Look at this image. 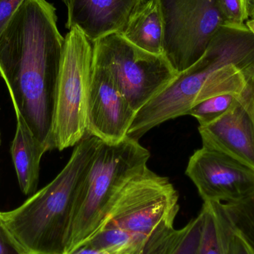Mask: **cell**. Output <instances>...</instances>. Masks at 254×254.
<instances>
[{"label":"cell","mask_w":254,"mask_h":254,"mask_svg":"<svg viewBox=\"0 0 254 254\" xmlns=\"http://www.w3.org/2000/svg\"><path fill=\"white\" fill-rule=\"evenodd\" d=\"M241 93L222 94L207 98L191 107L186 116L196 119L199 126L209 125L224 116Z\"/></svg>","instance_id":"obj_17"},{"label":"cell","mask_w":254,"mask_h":254,"mask_svg":"<svg viewBox=\"0 0 254 254\" xmlns=\"http://www.w3.org/2000/svg\"><path fill=\"white\" fill-rule=\"evenodd\" d=\"M0 254H27L7 228L0 212Z\"/></svg>","instance_id":"obj_20"},{"label":"cell","mask_w":254,"mask_h":254,"mask_svg":"<svg viewBox=\"0 0 254 254\" xmlns=\"http://www.w3.org/2000/svg\"><path fill=\"white\" fill-rule=\"evenodd\" d=\"M163 55L177 74L195 64L223 25L217 0H158Z\"/></svg>","instance_id":"obj_7"},{"label":"cell","mask_w":254,"mask_h":254,"mask_svg":"<svg viewBox=\"0 0 254 254\" xmlns=\"http://www.w3.org/2000/svg\"><path fill=\"white\" fill-rule=\"evenodd\" d=\"M251 77H252V83H253L254 89V71L252 72V75H251Z\"/></svg>","instance_id":"obj_26"},{"label":"cell","mask_w":254,"mask_h":254,"mask_svg":"<svg viewBox=\"0 0 254 254\" xmlns=\"http://www.w3.org/2000/svg\"><path fill=\"white\" fill-rule=\"evenodd\" d=\"M93 63L110 73L136 113L178 74L164 55L141 50L119 33L93 43Z\"/></svg>","instance_id":"obj_5"},{"label":"cell","mask_w":254,"mask_h":254,"mask_svg":"<svg viewBox=\"0 0 254 254\" xmlns=\"http://www.w3.org/2000/svg\"><path fill=\"white\" fill-rule=\"evenodd\" d=\"M223 25L243 26L249 19L245 0H217Z\"/></svg>","instance_id":"obj_18"},{"label":"cell","mask_w":254,"mask_h":254,"mask_svg":"<svg viewBox=\"0 0 254 254\" xmlns=\"http://www.w3.org/2000/svg\"><path fill=\"white\" fill-rule=\"evenodd\" d=\"M252 74L244 90L230 110L215 122L199 126L198 131L203 147L226 154L254 170V89Z\"/></svg>","instance_id":"obj_10"},{"label":"cell","mask_w":254,"mask_h":254,"mask_svg":"<svg viewBox=\"0 0 254 254\" xmlns=\"http://www.w3.org/2000/svg\"><path fill=\"white\" fill-rule=\"evenodd\" d=\"M219 204L233 229L254 249V196L242 202Z\"/></svg>","instance_id":"obj_16"},{"label":"cell","mask_w":254,"mask_h":254,"mask_svg":"<svg viewBox=\"0 0 254 254\" xmlns=\"http://www.w3.org/2000/svg\"><path fill=\"white\" fill-rule=\"evenodd\" d=\"M67 254H109L102 249H98L91 245L90 243L85 242L78 247L74 249Z\"/></svg>","instance_id":"obj_23"},{"label":"cell","mask_w":254,"mask_h":254,"mask_svg":"<svg viewBox=\"0 0 254 254\" xmlns=\"http://www.w3.org/2000/svg\"><path fill=\"white\" fill-rule=\"evenodd\" d=\"M63 1H64V2L65 3V4H66L68 2V1H69V0H63Z\"/></svg>","instance_id":"obj_27"},{"label":"cell","mask_w":254,"mask_h":254,"mask_svg":"<svg viewBox=\"0 0 254 254\" xmlns=\"http://www.w3.org/2000/svg\"><path fill=\"white\" fill-rule=\"evenodd\" d=\"M149 158L148 149L128 136L116 143L101 141L77 192L68 253L98 231L118 194L147 167Z\"/></svg>","instance_id":"obj_3"},{"label":"cell","mask_w":254,"mask_h":254,"mask_svg":"<svg viewBox=\"0 0 254 254\" xmlns=\"http://www.w3.org/2000/svg\"><path fill=\"white\" fill-rule=\"evenodd\" d=\"M203 215L200 211L196 217L186 225V232L174 254H198L202 228Z\"/></svg>","instance_id":"obj_19"},{"label":"cell","mask_w":254,"mask_h":254,"mask_svg":"<svg viewBox=\"0 0 254 254\" xmlns=\"http://www.w3.org/2000/svg\"><path fill=\"white\" fill-rule=\"evenodd\" d=\"M246 25L254 35V19H248L246 22Z\"/></svg>","instance_id":"obj_25"},{"label":"cell","mask_w":254,"mask_h":254,"mask_svg":"<svg viewBox=\"0 0 254 254\" xmlns=\"http://www.w3.org/2000/svg\"><path fill=\"white\" fill-rule=\"evenodd\" d=\"M140 252H141V251H140ZM140 252H137V253L134 254H140Z\"/></svg>","instance_id":"obj_28"},{"label":"cell","mask_w":254,"mask_h":254,"mask_svg":"<svg viewBox=\"0 0 254 254\" xmlns=\"http://www.w3.org/2000/svg\"><path fill=\"white\" fill-rule=\"evenodd\" d=\"M231 254H254V248L234 230L232 237Z\"/></svg>","instance_id":"obj_22"},{"label":"cell","mask_w":254,"mask_h":254,"mask_svg":"<svg viewBox=\"0 0 254 254\" xmlns=\"http://www.w3.org/2000/svg\"><path fill=\"white\" fill-rule=\"evenodd\" d=\"M198 254H231L234 230L219 202H204Z\"/></svg>","instance_id":"obj_14"},{"label":"cell","mask_w":254,"mask_h":254,"mask_svg":"<svg viewBox=\"0 0 254 254\" xmlns=\"http://www.w3.org/2000/svg\"><path fill=\"white\" fill-rule=\"evenodd\" d=\"M47 0H24L0 31V75L12 104L52 150V131L65 37Z\"/></svg>","instance_id":"obj_1"},{"label":"cell","mask_w":254,"mask_h":254,"mask_svg":"<svg viewBox=\"0 0 254 254\" xmlns=\"http://www.w3.org/2000/svg\"><path fill=\"white\" fill-rule=\"evenodd\" d=\"M186 174L204 202L239 203L254 196V169L213 149H197Z\"/></svg>","instance_id":"obj_8"},{"label":"cell","mask_w":254,"mask_h":254,"mask_svg":"<svg viewBox=\"0 0 254 254\" xmlns=\"http://www.w3.org/2000/svg\"><path fill=\"white\" fill-rule=\"evenodd\" d=\"M120 34L141 50L163 55L162 18L158 0H146Z\"/></svg>","instance_id":"obj_13"},{"label":"cell","mask_w":254,"mask_h":254,"mask_svg":"<svg viewBox=\"0 0 254 254\" xmlns=\"http://www.w3.org/2000/svg\"><path fill=\"white\" fill-rule=\"evenodd\" d=\"M174 222H161L146 239L140 254H174L187 229L186 225L182 229H176Z\"/></svg>","instance_id":"obj_15"},{"label":"cell","mask_w":254,"mask_h":254,"mask_svg":"<svg viewBox=\"0 0 254 254\" xmlns=\"http://www.w3.org/2000/svg\"><path fill=\"white\" fill-rule=\"evenodd\" d=\"M23 1L24 0H0V31Z\"/></svg>","instance_id":"obj_21"},{"label":"cell","mask_w":254,"mask_h":254,"mask_svg":"<svg viewBox=\"0 0 254 254\" xmlns=\"http://www.w3.org/2000/svg\"><path fill=\"white\" fill-rule=\"evenodd\" d=\"M93 43L74 27L65 37L52 131V149L76 146L87 129Z\"/></svg>","instance_id":"obj_4"},{"label":"cell","mask_w":254,"mask_h":254,"mask_svg":"<svg viewBox=\"0 0 254 254\" xmlns=\"http://www.w3.org/2000/svg\"><path fill=\"white\" fill-rule=\"evenodd\" d=\"M178 201L179 193L168 178L147 167L122 188L98 231L118 230L145 241L161 222L175 221Z\"/></svg>","instance_id":"obj_6"},{"label":"cell","mask_w":254,"mask_h":254,"mask_svg":"<svg viewBox=\"0 0 254 254\" xmlns=\"http://www.w3.org/2000/svg\"><path fill=\"white\" fill-rule=\"evenodd\" d=\"M135 114L110 73L93 63L86 134L105 143H119L127 137Z\"/></svg>","instance_id":"obj_9"},{"label":"cell","mask_w":254,"mask_h":254,"mask_svg":"<svg viewBox=\"0 0 254 254\" xmlns=\"http://www.w3.org/2000/svg\"><path fill=\"white\" fill-rule=\"evenodd\" d=\"M249 19H254V0H245Z\"/></svg>","instance_id":"obj_24"},{"label":"cell","mask_w":254,"mask_h":254,"mask_svg":"<svg viewBox=\"0 0 254 254\" xmlns=\"http://www.w3.org/2000/svg\"><path fill=\"white\" fill-rule=\"evenodd\" d=\"M146 0H69L68 29L76 27L95 43L110 34H120Z\"/></svg>","instance_id":"obj_11"},{"label":"cell","mask_w":254,"mask_h":254,"mask_svg":"<svg viewBox=\"0 0 254 254\" xmlns=\"http://www.w3.org/2000/svg\"><path fill=\"white\" fill-rule=\"evenodd\" d=\"M13 107L16 115V128L10 146V154L19 188L22 193L31 196L37 192L42 157L49 149L34 135L17 107L15 104Z\"/></svg>","instance_id":"obj_12"},{"label":"cell","mask_w":254,"mask_h":254,"mask_svg":"<svg viewBox=\"0 0 254 254\" xmlns=\"http://www.w3.org/2000/svg\"><path fill=\"white\" fill-rule=\"evenodd\" d=\"M101 140L86 135L53 181L17 208L2 212L10 232L27 254H66L77 192Z\"/></svg>","instance_id":"obj_2"}]
</instances>
